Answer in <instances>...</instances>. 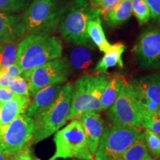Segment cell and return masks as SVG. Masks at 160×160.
<instances>
[{"label": "cell", "mask_w": 160, "mask_h": 160, "mask_svg": "<svg viewBox=\"0 0 160 160\" xmlns=\"http://www.w3.org/2000/svg\"><path fill=\"white\" fill-rule=\"evenodd\" d=\"M62 55V43L50 34H30L19 43L16 64L23 72L38 67Z\"/></svg>", "instance_id": "1"}, {"label": "cell", "mask_w": 160, "mask_h": 160, "mask_svg": "<svg viewBox=\"0 0 160 160\" xmlns=\"http://www.w3.org/2000/svg\"><path fill=\"white\" fill-rule=\"evenodd\" d=\"M69 5L64 0H32L22 16L26 33L50 34L56 31Z\"/></svg>", "instance_id": "2"}, {"label": "cell", "mask_w": 160, "mask_h": 160, "mask_svg": "<svg viewBox=\"0 0 160 160\" xmlns=\"http://www.w3.org/2000/svg\"><path fill=\"white\" fill-rule=\"evenodd\" d=\"M73 89L72 84L63 85L53 103L35 117L31 144H37L47 139L65 125L71 109Z\"/></svg>", "instance_id": "3"}, {"label": "cell", "mask_w": 160, "mask_h": 160, "mask_svg": "<svg viewBox=\"0 0 160 160\" xmlns=\"http://www.w3.org/2000/svg\"><path fill=\"white\" fill-rule=\"evenodd\" d=\"M101 17V12L91 7L88 0H73L59 26L62 36L76 45L93 48L94 45L87 32L88 23L91 19Z\"/></svg>", "instance_id": "4"}, {"label": "cell", "mask_w": 160, "mask_h": 160, "mask_svg": "<svg viewBox=\"0 0 160 160\" xmlns=\"http://www.w3.org/2000/svg\"><path fill=\"white\" fill-rule=\"evenodd\" d=\"M140 133L137 128L109 121L104 126L94 160H122Z\"/></svg>", "instance_id": "5"}, {"label": "cell", "mask_w": 160, "mask_h": 160, "mask_svg": "<svg viewBox=\"0 0 160 160\" xmlns=\"http://www.w3.org/2000/svg\"><path fill=\"white\" fill-rule=\"evenodd\" d=\"M53 140L56 151L48 160L93 159L82 125L78 119H73L65 127L56 132Z\"/></svg>", "instance_id": "6"}, {"label": "cell", "mask_w": 160, "mask_h": 160, "mask_svg": "<svg viewBox=\"0 0 160 160\" xmlns=\"http://www.w3.org/2000/svg\"><path fill=\"white\" fill-rule=\"evenodd\" d=\"M71 73L69 62L65 59H57L33 68L22 73L28 85L30 95L39 90L53 85L65 82Z\"/></svg>", "instance_id": "7"}, {"label": "cell", "mask_w": 160, "mask_h": 160, "mask_svg": "<svg viewBox=\"0 0 160 160\" xmlns=\"http://www.w3.org/2000/svg\"><path fill=\"white\" fill-rule=\"evenodd\" d=\"M108 116L109 121L113 122L142 128L143 111L131 84L128 83L122 88Z\"/></svg>", "instance_id": "8"}, {"label": "cell", "mask_w": 160, "mask_h": 160, "mask_svg": "<svg viewBox=\"0 0 160 160\" xmlns=\"http://www.w3.org/2000/svg\"><path fill=\"white\" fill-rule=\"evenodd\" d=\"M33 131V118L25 113L19 116L0 136V151L11 158L31 144Z\"/></svg>", "instance_id": "9"}, {"label": "cell", "mask_w": 160, "mask_h": 160, "mask_svg": "<svg viewBox=\"0 0 160 160\" xmlns=\"http://www.w3.org/2000/svg\"><path fill=\"white\" fill-rule=\"evenodd\" d=\"M131 84L143 111V117L159 112L160 107V75L150 73L139 79H133Z\"/></svg>", "instance_id": "10"}, {"label": "cell", "mask_w": 160, "mask_h": 160, "mask_svg": "<svg viewBox=\"0 0 160 160\" xmlns=\"http://www.w3.org/2000/svg\"><path fill=\"white\" fill-rule=\"evenodd\" d=\"M133 51L142 69H160V30L144 31L138 38Z\"/></svg>", "instance_id": "11"}, {"label": "cell", "mask_w": 160, "mask_h": 160, "mask_svg": "<svg viewBox=\"0 0 160 160\" xmlns=\"http://www.w3.org/2000/svg\"><path fill=\"white\" fill-rule=\"evenodd\" d=\"M97 74L98 73H86L77 80L72 93L71 109L68 120L75 119L77 116L85 111L91 101Z\"/></svg>", "instance_id": "12"}, {"label": "cell", "mask_w": 160, "mask_h": 160, "mask_svg": "<svg viewBox=\"0 0 160 160\" xmlns=\"http://www.w3.org/2000/svg\"><path fill=\"white\" fill-rule=\"evenodd\" d=\"M26 33L23 17L12 13L0 12V43L18 42Z\"/></svg>", "instance_id": "13"}, {"label": "cell", "mask_w": 160, "mask_h": 160, "mask_svg": "<svg viewBox=\"0 0 160 160\" xmlns=\"http://www.w3.org/2000/svg\"><path fill=\"white\" fill-rule=\"evenodd\" d=\"M82 125L90 151L94 155L104 130V120L97 112H82L76 117Z\"/></svg>", "instance_id": "14"}, {"label": "cell", "mask_w": 160, "mask_h": 160, "mask_svg": "<svg viewBox=\"0 0 160 160\" xmlns=\"http://www.w3.org/2000/svg\"><path fill=\"white\" fill-rule=\"evenodd\" d=\"M62 87L59 85H53L37 91L33 95V100L30 102L25 114L33 118L47 109L57 99Z\"/></svg>", "instance_id": "15"}, {"label": "cell", "mask_w": 160, "mask_h": 160, "mask_svg": "<svg viewBox=\"0 0 160 160\" xmlns=\"http://www.w3.org/2000/svg\"><path fill=\"white\" fill-rule=\"evenodd\" d=\"M30 102V97L16 96L0 106V136L16 118L25 113Z\"/></svg>", "instance_id": "16"}, {"label": "cell", "mask_w": 160, "mask_h": 160, "mask_svg": "<svg viewBox=\"0 0 160 160\" xmlns=\"http://www.w3.org/2000/svg\"><path fill=\"white\" fill-rule=\"evenodd\" d=\"M125 48V45L122 42L111 45V48L105 53L102 58L98 62L95 67V71L99 73H105L109 68L117 65L123 68L122 54Z\"/></svg>", "instance_id": "17"}, {"label": "cell", "mask_w": 160, "mask_h": 160, "mask_svg": "<svg viewBox=\"0 0 160 160\" xmlns=\"http://www.w3.org/2000/svg\"><path fill=\"white\" fill-rule=\"evenodd\" d=\"M128 83L125 78L122 75L114 74L113 77H110L102 97V111H105L111 107L122 88Z\"/></svg>", "instance_id": "18"}, {"label": "cell", "mask_w": 160, "mask_h": 160, "mask_svg": "<svg viewBox=\"0 0 160 160\" xmlns=\"http://www.w3.org/2000/svg\"><path fill=\"white\" fill-rule=\"evenodd\" d=\"M131 13V0H122L114 8L104 16V19L109 27L114 28L127 21Z\"/></svg>", "instance_id": "19"}, {"label": "cell", "mask_w": 160, "mask_h": 160, "mask_svg": "<svg viewBox=\"0 0 160 160\" xmlns=\"http://www.w3.org/2000/svg\"><path fill=\"white\" fill-rule=\"evenodd\" d=\"M87 32L91 42L97 46L100 51L106 53L111 48V45L106 39L105 32L102 26L101 18L91 19L88 23Z\"/></svg>", "instance_id": "20"}, {"label": "cell", "mask_w": 160, "mask_h": 160, "mask_svg": "<svg viewBox=\"0 0 160 160\" xmlns=\"http://www.w3.org/2000/svg\"><path fill=\"white\" fill-rule=\"evenodd\" d=\"M110 76L107 73H98L97 81H96L94 88H93L91 101L85 110L84 112L92 111L99 113L102 111L101 108V99L102 97L104 90L107 85Z\"/></svg>", "instance_id": "21"}, {"label": "cell", "mask_w": 160, "mask_h": 160, "mask_svg": "<svg viewBox=\"0 0 160 160\" xmlns=\"http://www.w3.org/2000/svg\"><path fill=\"white\" fill-rule=\"evenodd\" d=\"M148 157L150 155L146 148L143 132H141L125 152L122 160H144Z\"/></svg>", "instance_id": "22"}, {"label": "cell", "mask_w": 160, "mask_h": 160, "mask_svg": "<svg viewBox=\"0 0 160 160\" xmlns=\"http://www.w3.org/2000/svg\"><path fill=\"white\" fill-rule=\"evenodd\" d=\"M71 65L77 70H86L93 64L91 54L85 48H75L71 53L70 57Z\"/></svg>", "instance_id": "23"}, {"label": "cell", "mask_w": 160, "mask_h": 160, "mask_svg": "<svg viewBox=\"0 0 160 160\" xmlns=\"http://www.w3.org/2000/svg\"><path fill=\"white\" fill-rule=\"evenodd\" d=\"M146 148L149 155L154 159L160 158V136L149 129L143 132Z\"/></svg>", "instance_id": "24"}, {"label": "cell", "mask_w": 160, "mask_h": 160, "mask_svg": "<svg viewBox=\"0 0 160 160\" xmlns=\"http://www.w3.org/2000/svg\"><path fill=\"white\" fill-rule=\"evenodd\" d=\"M18 42L7 44L0 52V70L16 63L17 57Z\"/></svg>", "instance_id": "25"}, {"label": "cell", "mask_w": 160, "mask_h": 160, "mask_svg": "<svg viewBox=\"0 0 160 160\" xmlns=\"http://www.w3.org/2000/svg\"><path fill=\"white\" fill-rule=\"evenodd\" d=\"M132 13L140 25L147 23L151 19V11L145 0H131Z\"/></svg>", "instance_id": "26"}, {"label": "cell", "mask_w": 160, "mask_h": 160, "mask_svg": "<svg viewBox=\"0 0 160 160\" xmlns=\"http://www.w3.org/2000/svg\"><path fill=\"white\" fill-rule=\"evenodd\" d=\"M32 0H0V12L17 13L26 10Z\"/></svg>", "instance_id": "27"}, {"label": "cell", "mask_w": 160, "mask_h": 160, "mask_svg": "<svg viewBox=\"0 0 160 160\" xmlns=\"http://www.w3.org/2000/svg\"><path fill=\"white\" fill-rule=\"evenodd\" d=\"M8 88L15 95L21 96V97H30L28 85L25 78L22 76L10 80Z\"/></svg>", "instance_id": "28"}, {"label": "cell", "mask_w": 160, "mask_h": 160, "mask_svg": "<svg viewBox=\"0 0 160 160\" xmlns=\"http://www.w3.org/2000/svg\"><path fill=\"white\" fill-rule=\"evenodd\" d=\"M22 71L17 64L0 70V87L8 88L10 80L19 77Z\"/></svg>", "instance_id": "29"}, {"label": "cell", "mask_w": 160, "mask_h": 160, "mask_svg": "<svg viewBox=\"0 0 160 160\" xmlns=\"http://www.w3.org/2000/svg\"><path fill=\"white\" fill-rule=\"evenodd\" d=\"M91 7L99 10L102 16H105L113 9L122 0H88Z\"/></svg>", "instance_id": "30"}, {"label": "cell", "mask_w": 160, "mask_h": 160, "mask_svg": "<svg viewBox=\"0 0 160 160\" xmlns=\"http://www.w3.org/2000/svg\"><path fill=\"white\" fill-rule=\"evenodd\" d=\"M149 129L155 133L160 134V113L156 112L152 114L143 117L142 128Z\"/></svg>", "instance_id": "31"}, {"label": "cell", "mask_w": 160, "mask_h": 160, "mask_svg": "<svg viewBox=\"0 0 160 160\" xmlns=\"http://www.w3.org/2000/svg\"><path fill=\"white\" fill-rule=\"evenodd\" d=\"M148 5L151 17L155 21L160 22V0H145Z\"/></svg>", "instance_id": "32"}, {"label": "cell", "mask_w": 160, "mask_h": 160, "mask_svg": "<svg viewBox=\"0 0 160 160\" xmlns=\"http://www.w3.org/2000/svg\"><path fill=\"white\" fill-rule=\"evenodd\" d=\"M9 160H34V158H33L32 156L31 144L12 156Z\"/></svg>", "instance_id": "33"}, {"label": "cell", "mask_w": 160, "mask_h": 160, "mask_svg": "<svg viewBox=\"0 0 160 160\" xmlns=\"http://www.w3.org/2000/svg\"><path fill=\"white\" fill-rule=\"evenodd\" d=\"M17 95H15L8 88L0 87V106L13 99Z\"/></svg>", "instance_id": "34"}, {"label": "cell", "mask_w": 160, "mask_h": 160, "mask_svg": "<svg viewBox=\"0 0 160 160\" xmlns=\"http://www.w3.org/2000/svg\"><path fill=\"white\" fill-rule=\"evenodd\" d=\"M10 157H8L7 155H5V153H3L2 152L0 151V160H9Z\"/></svg>", "instance_id": "35"}, {"label": "cell", "mask_w": 160, "mask_h": 160, "mask_svg": "<svg viewBox=\"0 0 160 160\" xmlns=\"http://www.w3.org/2000/svg\"><path fill=\"white\" fill-rule=\"evenodd\" d=\"M144 160H160L159 159H154V158L151 157V156L150 157H148V158H146V159H145Z\"/></svg>", "instance_id": "36"}, {"label": "cell", "mask_w": 160, "mask_h": 160, "mask_svg": "<svg viewBox=\"0 0 160 160\" xmlns=\"http://www.w3.org/2000/svg\"><path fill=\"white\" fill-rule=\"evenodd\" d=\"M5 45H4V44H1L0 43V52H1L2 50L4 48V47H5Z\"/></svg>", "instance_id": "37"}, {"label": "cell", "mask_w": 160, "mask_h": 160, "mask_svg": "<svg viewBox=\"0 0 160 160\" xmlns=\"http://www.w3.org/2000/svg\"><path fill=\"white\" fill-rule=\"evenodd\" d=\"M34 160H41V159H38V158H34Z\"/></svg>", "instance_id": "38"}, {"label": "cell", "mask_w": 160, "mask_h": 160, "mask_svg": "<svg viewBox=\"0 0 160 160\" xmlns=\"http://www.w3.org/2000/svg\"><path fill=\"white\" fill-rule=\"evenodd\" d=\"M159 112L160 113V107H159Z\"/></svg>", "instance_id": "39"}, {"label": "cell", "mask_w": 160, "mask_h": 160, "mask_svg": "<svg viewBox=\"0 0 160 160\" xmlns=\"http://www.w3.org/2000/svg\"><path fill=\"white\" fill-rule=\"evenodd\" d=\"M73 160H79V159H73ZM80 160V159H79Z\"/></svg>", "instance_id": "40"}]
</instances>
